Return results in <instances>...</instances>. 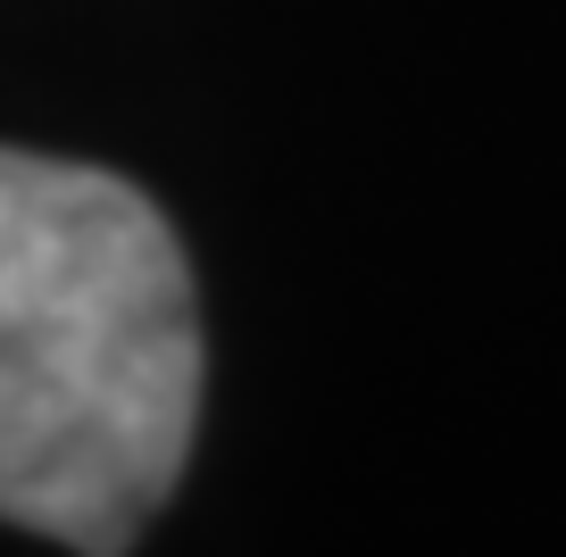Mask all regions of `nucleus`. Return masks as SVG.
Returning <instances> with one entry per match:
<instances>
[{
	"instance_id": "nucleus-1",
	"label": "nucleus",
	"mask_w": 566,
	"mask_h": 557,
	"mask_svg": "<svg viewBox=\"0 0 566 557\" xmlns=\"http://www.w3.org/2000/svg\"><path fill=\"white\" fill-rule=\"evenodd\" d=\"M200 292L159 200L0 141V524L125 557L200 433Z\"/></svg>"
}]
</instances>
